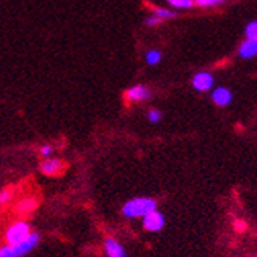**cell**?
I'll use <instances>...</instances> for the list:
<instances>
[{
    "mask_svg": "<svg viewBox=\"0 0 257 257\" xmlns=\"http://www.w3.org/2000/svg\"><path fill=\"white\" fill-rule=\"evenodd\" d=\"M152 97V91L143 83H137L125 91V99L128 102H143Z\"/></svg>",
    "mask_w": 257,
    "mask_h": 257,
    "instance_id": "obj_6",
    "label": "cell"
},
{
    "mask_svg": "<svg viewBox=\"0 0 257 257\" xmlns=\"http://www.w3.org/2000/svg\"><path fill=\"white\" fill-rule=\"evenodd\" d=\"M33 234L32 230V226L24 221V220H19V221H15L11 223L7 229H5V234H4V240L7 245H18V243L27 240L30 235Z\"/></svg>",
    "mask_w": 257,
    "mask_h": 257,
    "instance_id": "obj_3",
    "label": "cell"
},
{
    "mask_svg": "<svg viewBox=\"0 0 257 257\" xmlns=\"http://www.w3.org/2000/svg\"><path fill=\"white\" fill-rule=\"evenodd\" d=\"M152 15H156V16L160 18L162 21H170V19H174V18H176V13H174L173 10H170V8H162V7H159V8L154 10Z\"/></svg>",
    "mask_w": 257,
    "mask_h": 257,
    "instance_id": "obj_14",
    "label": "cell"
},
{
    "mask_svg": "<svg viewBox=\"0 0 257 257\" xmlns=\"http://www.w3.org/2000/svg\"><path fill=\"white\" fill-rule=\"evenodd\" d=\"M245 36L248 40H257V21H249L245 27Z\"/></svg>",
    "mask_w": 257,
    "mask_h": 257,
    "instance_id": "obj_17",
    "label": "cell"
},
{
    "mask_svg": "<svg viewBox=\"0 0 257 257\" xmlns=\"http://www.w3.org/2000/svg\"><path fill=\"white\" fill-rule=\"evenodd\" d=\"M257 57V40H246L238 46V58L252 60Z\"/></svg>",
    "mask_w": 257,
    "mask_h": 257,
    "instance_id": "obj_10",
    "label": "cell"
},
{
    "mask_svg": "<svg viewBox=\"0 0 257 257\" xmlns=\"http://www.w3.org/2000/svg\"><path fill=\"white\" fill-rule=\"evenodd\" d=\"M11 198H13V191H11L10 188H5V190H2V193H0V204H2V205H7V204H10Z\"/></svg>",
    "mask_w": 257,
    "mask_h": 257,
    "instance_id": "obj_18",
    "label": "cell"
},
{
    "mask_svg": "<svg viewBox=\"0 0 257 257\" xmlns=\"http://www.w3.org/2000/svg\"><path fill=\"white\" fill-rule=\"evenodd\" d=\"M215 85V77L209 71H199L191 77V86L198 93H207Z\"/></svg>",
    "mask_w": 257,
    "mask_h": 257,
    "instance_id": "obj_4",
    "label": "cell"
},
{
    "mask_svg": "<svg viewBox=\"0 0 257 257\" xmlns=\"http://www.w3.org/2000/svg\"><path fill=\"white\" fill-rule=\"evenodd\" d=\"M40 241L41 235L33 232L27 240L18 243V245H4L0 248V257H24L40 245Z\"/></svg>",
    "mask_w": 257,
    "mask_h": 257,
    "instance_id": "obj_2",
    "label": "cell"
},
{
    "mask_svg": "<svg viewBox=\"0 0 257 257\" xmlns=\"http://www.w3.org/2000/svg\"><path fill=\"white\" fill-rule=\"evenodd\" d=\"M52 152H54V148H52V146L44 145V146H41V149H40V156L49 159L50 156H52Z\"/></svg>",
    "mask_w": 257,
    "mask_h": 257,
    "instance_id": "obj_20",
    "label": "cell"
},
{
    "mask_svg": "<svg viewBox=\"0 0 257 257\" xmlns=\"http://www.w3.org/2000/svg\"><path fill=\"white\" fill-rule=\"evenodd\" d=\"M146 118H148V121L151 124H159L162 121V118H163V113L159 108H151L146 113Z\"/></svg>",
    "mask_w": 257,
    "mask_h": 257,
    "instance_id": "obj_15",
    "label": "cell"
},
{
    "mask_svg": "<svg viewBox=\"0 0 257 257\" xmlns=\"http://www.w3.org/2000/svg\"><path fill=\"white\" fill-rule=\"evenodd\" d=\"M64 170V163L58 159H44L40 163V171L46 176H57Z\"/></svg>",
    "mask_w": 257,
    "mask_h": 257,
    "instance_id": "obj_9",
    "label": "cell"
},
{
    "mask_svg": "<svg viewBox=\"0 0 257 257\" xmlns=\"http://www.w3.org/2000/svg\"><path fill=\"white\" fill-rule=\"evenodd\" d=\"M165 224H166L165 215L159 210L152 212L143 218V227H145V230H148V232H160V230L165 227Z\"/></svg>",
    "mask_w": 257,
    "mask_h": 257,
    "instance_id": "obj_5",
    "label": "cell"
},
{
    "mask_svg": "<svg viewBox=\"0 0 257 257\" xmlns=\"http://www.w3.org/2000/svg\"><path fill=\"white\" fill-rule=\"evenodd\" d=\"M160 22H163L160 18H157L156 15H149L145 18V25L146 27H156V25H159Z\"/></svg>",
    "mask_w": 257,
    "mask_h": 257,
    "instance_id": "obj_19",
    "label": "cell"
},
{
    "mask_svg": "<svg viewBox=\"0 0 257 257\" xmlns=\"http://www.w3.org/2000/svg\"><path fill=\"white\" fill-rule=\"evenodd\" d=\"M35 209H36V199H33V198H22L15 205V213L19 215V216H27Z\"/></svg>",
    "mask_w": 257,
    "mask_h": 257,
    "instance_id": "obj_11",
    "label": "cell"
},
{
    "mask_svg": "<svg viewBox=\"0 0 257 257\" xmlns=\"http://www.w3.org/2000/svg\"><path fill=\"white\" fill-rule=\"evenodd\" d=\"M145 61L149 64V66H157V64L162 61V52L159 49H149L145 54Z\"/></svg>",
    "mask_w": 257,
    "mask_h": 257,
    "instance_id": "obj_12",
    "label": "cell"
},
{
    "mask_svg": "<svg viewBox=\"0 0 257 257\" xmlns=\"http://www.w3.org/2000/svg\"><path fill=\"white\" fill-rule=\"evenodd\" d=\"M210 97H212V102L216 107H227V105H230V102H232L234 94H232V91H230L229 88L218 86V88L212 89Z\"/></svg>",
    "mask_w": 257,
    "mask_h": 257,
    "instance_id": "obj_7",
    "label": "cell"
},
{
    "mask_svg": "<svg viewBox=\"0 0 257 257\" xmlns=\"http://www.w3.org/2000/svg\"><path fill=\"white\" fill-rule=\"evenodd\" d=\"M157 210V201L148 196L132 198L121 207V213L127 220H137V218H145L146 215Z\"/></svg>",
    "mask_w": 257,
    "mask_h": 257,
    "instance_id": "obj_1",
    "label": "cell"
},
{
    "mask_svg": "<svg viewBox=\"0 0 257 257\" xmlns=\"http://www.w3.org/2000/svg\"><path fill=\"white\" fill-rule=\"evenodd\" d=\"M226 2V0H195V5L199 8H215L220 7Z\"/></svg>",
    "mask_w": 257,
    "mask_h": 257,
    "instance_id": "obj_16",
    "label": "cell"
},
{
    "mask_svg": "<svg viewBox=\"0 0 257 257\" xmlns=\"http://www.w3.org/2000/svg\"><path fill=\"white\" fill-rule=\"evenodd\" d=\"M166 2L176 10H190L195 7V0H166Z\"/></svg>",
    "mask_w": 257,
    "mask_h": 257,
    "instance_id": "obj_13",
    "label": "cell"
},
{
    "mask_svg": "<svg viewBox=\"0 0 257 257\" xmlns=\"http://www.w3.org/2000/svg\"><path fill=\"white\" fill-rule=\"evenodd\" d=\"M104 251L107 257H127L122 243L113 237H107L104 240Z\"/></svg>",
    "mask_w": 257,
    "mask_h": 257,
    "instance_id": "obj_8",
    "label": "cell"
}]
</instances>
